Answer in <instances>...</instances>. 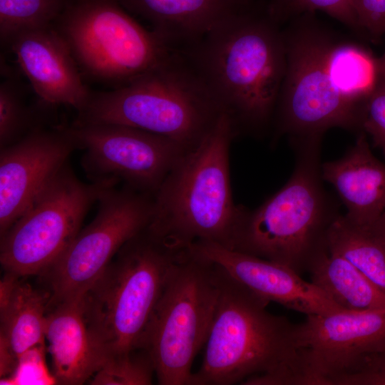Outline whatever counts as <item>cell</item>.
Wrapping results in <instances>:
<instances>
[{
    "label": "cell",
    "mask_w": 385,
    "mask_h": 385,
    "mask_svg": "<svg viewBox=\"0 0 385 385\" xmlns=\"http://www.w3.org/2000/svg\"><path fill=\"white\" fill-rule=\"evenodd\" d=\"M241 6L182 49L236 135L260 133L272 122L286 71L283 32L267 6Z\"/></svg>",
    "instance_id": "1"
},
{
    "label": "cell",
    "mask_w": 385,
    "mask_h": 385,
    "mask_svg": "<svg viewBox=\"0 0 385 385\" xmlns=\"http://www.w3.org/2000/svg\"><path fill=\"white\" fill-rule=\"evenodd\" d=\"M216 265L218 300L190 385H306L299 324L269 312V302Z\"/></svg>",
    "instance_id": "2"
},
{
    "label": "cell",
    "mask_w": 385,
    "mask_h": 385,
    "mask_svg": "<svg viewBox=\"0 0 385 385\" xmlns=\"http://www.w3.org/2000/svg\"><path fill=\"white\" fill-rule=\"evenodd\" d=\"M236 136L222 113L207 135L187 150L153 195L148 230L168 245L188 249L211 242L232 250L241 205L235 204L230 148Z\"/></svg>",
    "instance_id": "3"
},
{
    "label": "cell",
    "mask_w": 385,
    "mask_h": 385,
    "mask_svg": "<svg viewBox=\"0 0 385 385\" xmlns=\"http://www.w3.org/2000/svg\"><path fill=\"white\" fill-rule=\"evenodd\" d=\"M322 138L290 139L294 168L286 184L254 210L241 205L233 250L286 265L301 274L327 247L339 215L324 188Z\"/></svg>",
    "instance_id": "4"
},
{
    "label": "cell",
    "mask_w": 385,
    "mask_h": 385,
    "mask_svg": "<svg viewBox=\"0 0 385 385\" xmlns=\"http://www.w3.org/2000/svg\"><path fill=\"white\" fill-rule=\"evenodd\" d=\"M222 114L205 81L178 49L166 61L128 83L91 92L73 123H113L196 146Z\"/></svg>",
    "instance_id": "5"
},
{
    "label": "cell",
    "mask_w": 385,
    "mask_h": 385,
    "mask_svg": "<svg viewBox=\"0 0 385 385\" xmlns=\"http://www.w3.org/2000/svg\"><path fill=\"white\" fill-rule=\"evenodd\" d=\"M186 250L146 227L120 248L83 295L84 318L104 360L142 349L153 311Z\"/></svg>",
    "instance_id": "6"
},
{
    "label": "cell",
    "mask_w": 385,
    "mask_h": 385,
    "mask_svg": "<svg viewBox=\"0 0 385 385\" xmlns=\"http://www.w3.org/2000/svg\"><path fill=\"white\" fill-rule=\"evenodd\" d=\"M312 14L294 17L283 32L287 64L272 120L277 138H322L332 128L361 132L364 102L347 99L332 84L327 59L333 41Z\"/></svg>",
    "instance_id": "7"
},
{
    "label": "cell",
    "mask_w": 385,
    "mask_h": 385,
    "mask_svg": "<svg viewBox=\"0 0 385 385\" xmlns=\"http://www.w3.org/2000/svg\"><path fill=\"white\" fill-rule=\"evenodd\" d=\"M53 26L82 75L114 88L155 68L178 50L139 24L118 0H68Z\"/></svg>",
    "instance_id": "8"
},
{
    "label": "cell",
    "mask_w": 385,
    "mask_h": 385,
    "mask_svg": "<svg viewBox=\"0 0 385 385\" xmlns=\"http://www.w3.org/2000/svg\"><path fill=\"white\" fill-rule=\"evenodd\" d=\"M219 293L217 265L188 249L166 284L143 342L159 384L190 385L192 363L207 342Z\"/></svg>",
    "instance_id": "9"
},
{
    "label": "cell",
    "mask_w": 385,
    "mask_h": 385,
    "mask_svg": "<svg viewBox=\"0 0 385 385\" xmlns=\"http://www.w3.org/2000/svg\"><path fill=\"white\" fill-rule=\"evenodd\" d=\"M116 181L84 183L67 163L1 235L0 261L20 277L42 274L63 252L103 192Z\"/></svg>",
    "instance_id": "10"
},
{
    "label": "cell",
    "mask_w": 385,
    "mask_h": 385,
    "mask_svg": "<svg viewBox=\"0 0 385 385\" xmlns=\"http://www.w3.org/2000/svg\"><path fill=\"white\" fill-rule=\"evenodd\" d=\"M115 186L103 192L94 219L42 273L51 289L49 306L83 295L102 276L120 248L149 225L153 195L125 185Z\"/></svg>",
    "instance_id": "11"
},
{
    "label": "cell",
    "mask_w": 385,
    "mask_h": 385,
    "mask_svg": "<svg viewBox=\"0 0 385 385\" xmlns=\"http://www.w3.org/2000/svg\"><path fill=\"white\" fill-rule=\"evenodd\" d=\"M91 182L116 181L154 195L173 167L191 148L165 136L113 123L68 125Z\"/></svg>",
    "instance_id": "12"
},
{
    "label": "cell",
    "mask_w": 385,
    "mask_h": 385,
    "mask_svg": "<svg viewBox=\"0 0 385 385\" xmlns=\"http://www.w3.org/2000/svg\"><path fill=\"white\" fill-rule=\"evenodd\" d=\"M299 332L307 385H334L363 355L385 348V309L307 315Z\"/></svg>",
    "instance_id": "13"
},
{
    "label": "cell",
    "mask_w": 385,
    "mask_h": 385,
    "mask_svg": "<svg viewBox=\"0 0 385 385\" xmlns=\"http://www.w3.org/2000/svg\"><path fill=\"white\" fill-rule=\"evenodd\" d=\"M78 149L68 125H41L0 148V233L29 207Z\"/></svg>",
    "instance_id": "14"
},
{
    "label": "cell",
    "mask_w": 385,
    "mask_h": 385,
    "mask_svg": "<svg viewBox=\"0 0 385 385\" xmlns=\"http://www.w3.org/2000/svg\"><path fill=\"white\" fill-rule=\"evenodd\" d=\"M188 249L221 267L260 297L305 314L328 315L346 311L312 282L290 267L269 260L200 241Z\"/></svg>",
    "instance_id": "15"
},
{
    "label": "cell",
    "mask_w": 385,
    "mask_h": 385,
    "mask_svg": "<svg viewBox=\"0 0 385 385\" xmlns=\"http://www.w3.org/2000/svg\"><path fill=\"white\" fill-rule=\"evenodd\" d=\"M6 44L43 104L84 109L92 91L53 24L21 31Z\"/></svg>",
    "instance_id": "16"
},
{
    "label": "cell",
    "mask_w": 385,
    "mask_h": 385,
    "mask_svg": "<svg viewBox=\"0 0 385 385\" xmlns=\"http://www.w3.org/2000/svg\"><path fill=\"white\" fill-rule=\"evenodd\" d=\"M322 177L337 191L353 225L368 228L385 210V163L371 152L365 133L341 158L322 163Z\"/></svg>",
    "instance_id": "17"
},
{
    "label": "cell",
    "mask_w": 385,
    "mask_h": 385,
    "mask_svg": "<svg viewBox=\"0 0 385 385\" xmlns=\"http://www.w3.org/2000/svg\"><path fill=\"white\" fill-rule=\"evenodd\" d=\"M7 272L0 286V372L11 375L19 358L28 350L45 344V329L51 294Z\"/></svg>",
    "instance_id": "18"
},
{
    "label": "cell",
    "mask_w": 385,
    "mask_h": 385,
    "mask_svg": "<svg viewBox=\"0 0 385 385\" xmlns=\"http://www.w3.org/2000/svg\"><path fill=\"white\" fill-rule=\"evenodd\" d=\"M82 297L55 303L47 312L45 339L58 384L88 381L104 361L88 329Z\"/></svg>",
    "instance_id": "19"
},
{
    "label": "cell",
    "mask_w": 385,
    "mask_h": 385,
    "mask_svg": "<svg viewBox=\"0 0 385 385\" xmlns=\"http://www.w3.org/2000/svg\"><path fill=\"white\" fill-rule=\"evenodd\" d=\"M167 43L181 49L197 41L241 6L237 0H118Z\"/></svg>",
    "instance_id": "20"
},
{
    "label": "cell",
    "mask_w": 385,
    "mask_h": 385,
    "mask_svg": "<svg viewBox=\"0 0 385 385\" xmlns=\"http://www.w3.org/2000/svg\"><path fill=\"white\" fill-rule=\"evenodd\" d=\"M311 282L346 311L385 309V293L344 257L328 250L308 270Z\"/></svg>",
    "instance_id": "21"
},
{
    "label": "cell",
    "mask_w": 385,
    "mask_h": 385,
    "mask_svg": "<svg viewBox=\"0 0 385 385\" xmlns=\"http://www.w3.org/2000/svg\"><path fill=\"white\" fill-rule=\"evenodd\" d=\"M329 252L354 265L385 293V245L366 228L356 226L339 215L327 232Z\"/></svg>",
    "instance_id": "22"
},
{
    "label": "cell",
    "mask_w": 385,
    "mask_h": 385,
    "mask_svg": "<svg viewBox=\"0 0 385 385\" xmlns=\"http://www.w3.org/2000/svg\"><path fill=\"white\" fill-rule=\"evenodd\" d=\"M327 67L330 80L347 99L363 103L379 81L377 59L352 43H332Z\"/></svg>",
    "instance_id": "23"
},
{
    "label": "cell",
    "mask_w": 385,
    "mask_h": 385,
    "mask_svg": "<svg viewBox=\"0 0 385 385\" xmlns=\"http://www.w3.org/2000/svg\"><path fill=\"white\" fill-rule=\"evenodd\" d=\"M68 0H0V37L4 44L15 34L54 24Z\"/></svg>",
    "instance_id": "24"
},
{
    "label": "cell",
    "mask_w": 385,
    "mask_h": 385,
    "mask_svg": "<svg viewBox=\"0 0 385 385\" xmlns=\"http://www.w3.org/2000/svg\"><path fill=\"white\" fill-rule=\"evenodd\" d=\"M26 104L20 84L8 77L0 84V148L19 141L41 125Z\"/></svg>",
    "instance_id": "25"
},
{
    "label": "cell",
    "mask_w": 385,
    "mask_h": 385,
    "mask_svg": "<svg viewBox=\"0 0 385 385\" xmlns=\"http://www.w3.org/2000/svg\"><path fill=\"white\" fill-rule=\"evenodd\" d=\"M155 372L148 354L143 349L106 358L88 380L93 385H148Z\"/></svg>",
    "instance_id": "26"
},
{
    "label": "cell",
    "mask_w": 385,
    "mask_h": 385,
    "mask_svg": "<svg viewBox=\"0 0 385 385\" xmlns=\"http://www.w3.org/2000/svg\"><path fill=\"white\" fill-rule=\"evenodd\" d=\"M267 9L277 23L304 13L321 11L346 26L360 31L351 0H270Z\"/></svg>",
    "instance_id": "27"
},
{
    "label": "cell",
    "mask_w": 385,
    "mask_h": 385,
    "mask_svg": "<svg viewBox=\"0 0 385 385\" xmlns=\"http://www.w3.org/2000/svg\"><path fill=\"white\" fill-rule=\"evenodd\" d=\"M45 344L35 346L19 358L13 374L1 378L0 384H57L53 374H51L45 364Z\"/></svg>",
    "instance_id": "28"
},
{
    "label": "cell",
    "mask_w": 385,
    "mask_h": 385,
    "mask_svg": "<svg viewBox=\"0 0 385 385\" xmlns=\"http://www.w3.org/2000/svg\"><path fill=\"white\" fill-rule=\"evenodd\" d=\"M361 131L371 136L374 145L385 157V82L379 80L364 103Z\"/></svg>",
    "instance_id": "29"
},
{
    "label": "cell",
    "mask_w": 385,
    "mask_h": 385,
    "mask_svg": "<svg viewBox=\"0 0 385 385\" xmlns=\"http://www.w3.org/2000/svg\"><path fill=\"white\" fill-rule=\"evenodd\" d=\"M334 385H385V348L363 355Z\"/></svg>",
    "instance_id": "30"
},
{
    "label": "cell",
    "mask_w": 385,
    "mask_h": 385,
    "mask_svg": "<svg viewBox=\"0 0 385 385\" xmlns=\"http://www.w3.org/2000/svg\"><path fill=\"white\" fill-rule=\"evenodd\" d=\"M360 31L374 37L385 34V0H351Z\"/></svg>",
    "instance_id": "31"
},
{
    "label": "cell",
    "mask_w": 385,
    "mask_h": 385,
    "mask_svg": "<svg viewBox=\"0 0 385 385\" xmlns=\"http://www.w3.org/2000/svg\"><path fill=\"white\" fill-rule=\"evenodd\" d=\"M366 229L376 239L385 245V210L377 220Z\"/></svg>",
    "instance_id": "32"
},
{
    "label": "cell",
    "mask_w": 385,
    "mask_h": 385,
    "mask_svg": "<svg viewBox=\"0 0 385 385\" xmlns=\"http://www.w3.org/2000/svg\"><path fill=\"white\" fill-rule=\"evenodd\" d=\"M379 80L385 82V53L384 55L377 59Z\"/></svg>",
    "instance_id": "33"
},
{
    "label": "cell",
    "mask_w": 385,
    "mask_h": 385,
    "mask_svg": "<svg viewBox=\"0 0 385 385\" xmlns=\"http://www.w3.org/2000/svg\"><path fill=\"white\" fill-rule=\"evenodd\" d=\"M253 0H237L240 5H246L252 2Z\"/></svg>",
    "instance_id": "34"
}]
</instances>
